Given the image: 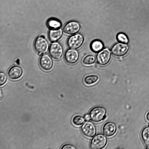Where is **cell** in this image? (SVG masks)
Wrapping results in <instances>:
<instances>
[{"instance_id":"cell-1","label":"cell","mask_w":149,"mask_h":149,"mask_svg":"<svg viewBox=\"0 0 149 149\" xmlns=\"http://www.w3.org/2000/svg\"><path fill=\"white\" fill-rule=\"evenodd\" d=\"M33 47L35 51L40 54H44L47 52L49 47L48 41L42 36H38L36 38Z\"/></svg>"},{"instance_id":"cell-2","label":"cell","mask_w":149,"mask_h":149,"mask_svg":"<svg viewBox=\"0 0 149 149\" xmlns=\"http://www.w3.org/2000/svg\"><path fill=\"white\" fill-rule=\"evenodd\" d=\"M106 111L105 108L100 106L93 108L90 111L89 115L90 119L95 122H99L106 118Z\"/></svg>"},{"instance_id":"cell-3","label":"cell","mask_w":149,"mask_h":149,"mask_svg":"<svg viewBox=\"0 0 149 149\" xmlns=\"http://www.w3.org/2000/svg\"><path fill=\"white\" fill-rule=\"evenodd\" d=\"M84 38L81 33H76L70 36L68 39L67 44L70 48L77 49L83 45Z\"/></svg>"},{"instance_id":"cell-4","label":"cell","mask_w":149,"mask_h":149,"mask_svg":"<svg viewBox=\"0 0 149 149\" xmlns=\"http://www.w3.org/2000/svg\"><path fill=\"white\" fill-rule=\"evenodd\" d=\"M63 53V48L59 42H54L50 45L49 48V54L54 59L58 60L61 59Z\"/></svg>"},{"instance_id":"cell-5","label":"cell","mask_w":149,"mask_h":149,"mask_svg":"<svg viewBox=\"0 0 149 149\" xmlns=\"http://www.w3.org/2000/svg\"><path fill=\"white\" fill-rule=\"evenodd\" d=\"M129 49V46L126 43L118 42L112 46L111 51L113 56L119 57L125 55L127 53Z\"/></svg>"},{"instance_id":"cell-6","label":"cell","mask_w":149,"mask_h":149,"mask_svg":"<svg viewBox=\"0 0 149 149\" xmlns=\"http://www.w3.org/2000/svg\"><path fill=\"white\" fill-rule=\"evenodd\" d=\"M111 50L107 48L97 53L96 57L97 63L101 66L108 64L111 58Z\"/></svg>"},{"instance_id":"cell-7","label":"cell","mask_w":149,"mask_h":149,"mask_svg":"<svg viewBox=\"0 0 149 149\" xmlns=\"http://www.w3.org/2000/svg\"><path fill=\"white\" fill-rule=\"evenodd\" d=\"M107 143V139L103 134H98L94 136L90 143V148L92 149H100L104 148Z\"/></svg>"},{"instance_id":"cell-8","label":"cell","mask_w":149,"mask_h":149,"mask_svg":"<svg viewBox=\"0 0 149 149\" xmlns=\"http://www.w3.org/2000/svg\"><path fill=\"white\" fill-rule=\"evenodd\" d=\"M80 29V25L78 22L71 21L68 22L64 25L63 31L66 34L72 35L78 33Z\"/></svg>"},{"instance_id":"cell-9","label":"cell","mask_w":149,"mask_h":149,"mask_svg":"<svg viewBox=\"0 0 149 149\" xmlns=\"http://www.w3.org/2000/svg\"><path fill=\"white\" fill-rule=\"evenodd\" d=\"M79 58V53L76 49H69L66 50L64 54L65 61L69 64H73L76 63Z\"/></svg>"},{"instance_id":"cell-10","label":"cell","mask_w":149,"mask_h":149,"mask_svg":"<svg viewBox=\"0 0 149 149\" xmlns=\"http://www.w3.org/2000/svg\"><path fill=\"white\" fill-rule=\"evenodd\" d=\"M81 130L82 133L86 136L92 137L96 133V129L94 124L90 121H86L82 125Z\"/></svg>"},{"instance_id":"cell-11","label":"cell","mask_w":149,"mask_h":149,"mask_svg":"<svg viewBox=\"0 0 149 149\" xmlns=\"http://www.w3.org/2000/svg\"><path fill=\"white\" fill-rule=\"evenodd\" d=\"M39 64L42 70L48 71L50 70L53 67V60L49 55L44 54L42 55L40 58Z\"/></svg>"},{"instance_id":"cell-12","label":"cell","mask_w":149,"mask_h":149,"mask_svg":"<svg viewBox=\"0 0 149 149\" xmlns=\"http://www.w3.org/2000/svg\"><path fill=\"white\" fill-rule=\"evenodd\" d=\"M23 74L22 68L17 65H14L8 70L7 75L9 78L12 80H16L21 77Z\"/></svg>"},{"instance_id":"cell-13","label":"cell","mask_w":149,"mask_h":149,"mask_svg":"<svg viewBox=\"0 0 149 149\" xmlns=\"http://www.w3.org/2000/svg\"><path fill=\"white\" fill-rule=\"evenodd\" d=\"M116 130L117 127L116 124L111 122H108L105 123L102 128V131L104 134L108 137L114 135Z\"/></svg>"},{"instance_id":"cell-14","label":"cell","mask_w":149,"mask_h":149,"mask_svg":"<svg viewBox=\"0 0 149 149\" xmlns=\"http://www.w3.org/2000/svg\"><path fill=\"white\" fill-rule=\"evenodd\" d=\"M63 35L62 29L60 28L57 29H51L48 33V37L51 42H56L62 37Z\"/></svg>"},{"instance_id":"cell-15","label":"cell","mask_w":149,"mask_h":149,"mask_svg":"<svg viewBox=\"0 0 149 149\" xmlns=\"http://www.w3.org/2000/svg\"><path fill=\"white\" fill-rule=\"evenodd\" d=\"M104 45L103 42L100 40L95 39L93 40L90 45V49L92 52L97 53L104 48Z\"/></svg>"},{"instance_id":"cell-16","label":"cell","mask_w":149,"mask_h":149,"mask_svg":"<svg viewBox=\"0 0 149 149\" xmlns=\"http://www.w3.org/2000/svg\"><path fill=\"white\" fill-rule=\"evenodd\" d=\"M99 79L98 76L96 74L87 75L84 78L83 81L84 84L87 85H91L96 83Z\"/></svg>"},{"instance_id":"cell-17","label":"cell","mask_w":149,"mask_h":149,"mask_svg":"<svg viewBox=\"0 0 149 149\" xmlns=\"http://www.w3.org/2000/svg\"><path fill=\"white\" fill-rule=\"evenodd\" d=\"M96 58L93 54H88L85 56L82 60L83 64L85 65H90L94 64Z\"/></svg>"},{"instance_id":"cell-18","label":"cell","mask_w":149,"mask_h":149,"mask_svg":"<svg viewBox=\"0 0 149 149\" xmlns=\"http://www.w3.org/2000/svg\"><path fill=\"white\" fill-rule=\"evenodd\" d=\"M47 24L51 29H57L60 28L61 26V22L58 19H51L47 22Z\"/></svg>"},{"instance_id":"cell-19","label":"cell","mask_w":149,"mask_h":149,"mask_svg":"<svg viewBox=\"0 0 149 149\" xmlns=\"http://www.w3.org/2000/svg\"><path fill=\"white\" fill-rule=\"evenodd\" d=\"M141 137L144 143L149 145V127H144L141 132Z\"/></svg>"},{"instance_id":"cell-20","label":"cell","mask_w":149,"mask_h":149,"mask_svg":"<svg viewBox=\"0 0 149 149\" xmlns=\"http://www.w3.org/2000/svg\"><path fill=\"white\" fill-rule=\"evenodd\" d=\"M85 119L82 116L77 115L72 118V121L73 123L76 126H79L82 125L85 121Z\"/></svg>"},{"instance_id":"cell-21","label":"cell","mask_w":149,"mask_h":149,"mask_svg":"<svg viewBox=\"0 0 149 149\" xmlns=\"http://www.w3.org/2000/svg\"><path fill=\"white\" fill-rule=\"evenodd\" d=\"M117 40L119 42L127 43L128 42V39L127 36L124 33H120L116 36Z\"/></svg>"},{"instance_id":"cell-22","label":"cell","mask_w":149,"mask_h":149,"mask_svg":"<svg viewBox=\"0 0 149 149\" xmlns=\"http://www.w3.org/2000/svg\"><path fill=\"white\" fill-rule=\"evenodd\" d=\"M7 77L4 72H1L0 73V86H3L6 82Z\"/></svg>"},{"instance_id":"cell-23","label":"cell","mask_w":149,"mask_h":149,"mask_svg":"<svg viewBox=\"0 0 149 149\" xmlns=\"http://www.w3.org/2000/svg\"><path fill=\"white\" fill-rule=\"evenodd\" d=\"M61 148L63 149H75L76 148L72 145L70 144H66L63 146Z\"/></svg>"},{"instance_id":"cell-24","label":"cell","mask_w":149,"mask_h":149,"mask_svg":"<svg viewBox=\"0 0 149 149\" xmlns=\"http://www.w3.org/2000/svg\"><path fill=\"white\" fill-rule=\"evenodd\" d=\"M84 118L87 121H88L90 119V117L89 114H86L84 116Z\"/></svg>"},{"instance_id":"cell-25","label":"cell","mask_w":149,"mask_h":149,"mask_svg":"<svg viewBox=\"0 0 149 149\" xmlns=\"http://www.w3.org/2000/svg\"><path fill=\"white\" fill-rule=\"evenodd\" d=\"M146 118L147 120L149 121V112H148L146 114Z\"/></svg>"},{"instance_id":"cell-26","label":"cell","mask_w":149,"mask_h":149,"mask_svg":"<svg viewBox=\"0 0 149 149\" xmlns=\"http://www.w3.org/2000/svg\"><path fill=\"white\" fill-rule=\"evenodd\" d=\"M1 94H2V93H1V91H0V100H1V96L2 95H1Z\"/></svg>"},{"instance_id":"cell-27","label":"cell","mask_w":149,"mask_h":149,"mask_svg":"<svg viewBox=\"0 0 149 149\" xmlns=\"http://www.w3.org/2000/svg\"><path fill=\"white\" fill-rule=\"evenodd\" d=\"M146 149H149V146H148L146 148Z\"/></svg>"}]
</instances>
